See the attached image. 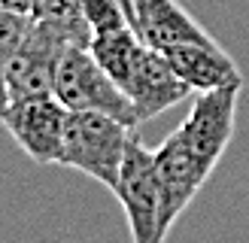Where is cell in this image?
I'll use <instances>...</instances> for the list:
<instances>
[{
	"instance_id": "obj_11",
	"label": "cell",
	"mask_w": 249,
	"mask_h": 243,
	"mask_svg": "<svg viewBox=\"0 0 249 243\" xmlns=\"http://www.w3.org/2000/svg\"><path fill=\"white\" fill-rule=\"evenodd\" d=\"M24 24H28V16L0 6V113H3V106L9 104V94H6V67H9V61H12V52H16L21 34H24Z\"/></svg>"
},
{
	"instance_id": "obj_7",
	"label": "cell",
	"mask_w": 249,
	"mask_h": 243,
	"mask_svg": "<svg viewBox=\"0 0 249 243\" xmlns=\"http://www.w3.org/2000/svg\"><path fill=\"white\" fill-rule=\"evenodd\" d=\"M122 91L128 94V101H131L137 125L167 113L170 106L182 104L185 97L192 94V88L177 76V70L170 67L164 52L149 49L146 43L140 46V52L134 58L128 79L122 82Z\"/></svg>"
},
{
	"instance_id": "obj_10",
	"label": "cell",
	"mask_w": 249,
	"mask_h": 243,
	"mask_svg": "<svg viewBox=\"0 0 249 243\" xmlns=\"http://www.w3.org/2000/svg\"><path fill=\"white\" fill-rule=\"evenodd\" d=\"M28 18L55 21L73 36V40H79L85 46L91 43V28L82 16V0H34Z\"/></svg>"
},
{
	"instance_id": "obj_2",
	"label": "cell",
	"mask_w": 249,
	"mask_h": 243,
	"mask_svg": "<svg viewBox=\"0 0 249 243\" xmlns=\"http://www.w3.org/2000/svg\"><path fill=\"white\" fill-rule=\"evenodd\" d=\"M131 140V125L91 109H67L64 143H61V167L79 170L113 191L119 167Z\"/></svg>"
},
{
	"instance_id": "obj_5",
	"label": "cell",
	"mask_w": 249,
	"mask_h": 243,
	"mask_svg": "<svg viewBox=\"0 0 249 243\" xmlns=\"http://www.w3.org/2000/svg\"><path fill=\"white\" fill-rule=\"evenodd\" d=\"M70 43H79V40H73L61 24L43 21V18H28L24 34L16 46V52H12L9 67H6L9 101L55 94V70Z\"/></svg>"
},
{
	"instance_id": "obj_12",
	"label": "cell",
	"mask_w": 249,
	"mask_h": 243,
	"mask_svg": "<svg viewBox=\"0 0 249 243\" xmlns=\"http://www.w3.org/2000/svg\"><path fill=\"white\" fill-rule=\"evenodd\" d=\"M31 3H34V0H0V6H3V9L21 12V16H31Z\"/></svg>"
},
{
	"instance_id": "obj_1",
	"label": "cell",
	"mask_w": 249,
	"mask_h": 243,
	"mask_svg": "<svg viewBox=\"0 0 249 243\" xmlns=\"http://www.w3.org/2000/svg\"><path fill=\"white\" fill-rule=\"evenodd\" d=\"M243 85L197 91L189 116L152 152L161 189V231L170 234L173 222L185 213L195 194L222 161L237 125V101Z\"/></svg>"
},
{
	"instance_id": "obj_4",
	"label": "cell",
	"mask_w": 249,
	"mask_h": 243,
	"mask_svg": "<svg viewBox=\"0 0 249 243\" xmlns=\"http://www.w3.org/2000/svg\"><path fill=\"white\" fill-rule=\"evenodd\" d=\"M113 194L119 198L128 222L131 243H164L161 231V189L155 176V161L152 149H146L140 137L128 140L119 179L113 186Z\"/></svg>"
},
{
	"instance_id": "obj_3",
	"label": "cell",
	"mask_w": 249,
	"mask_h": 243,
	"mask_svg": "<svg viewBox=\"0 0 249 243\" xmlns=\"http://www.w3.org/2000/svg\"><path fill=\"white\" fill-rule=\"evenodd\" d=\"M55 97L67 109H91V113H107L124 125L137 128L134 109L128 94L119 88V82L97 64L89 46L70 43L55 70Z\"/></svg>"
},
{
	"instance_id": "obj_6",
	"label": "cell",
	"mask_w": 249,
	"mask_h": 243,
	"mask_svg": "<svg viewBox=\"0 0 249 243\" xmlns=\"http://www.w3.org/2000/svg\"><path fill=\"white\" fill-rule=\"evenodd\" d=\"M64 122L67 106L55 94L16 97L0 113V125L36 164H58L61 143H64Z\"/></svg>"
},
{
	"instance_id": "obj_8",
	"label": "cell",
	"mask_w": 249,
	"mask_h": 243,
	"mask_svg": "<svg viewBox=\"0 0 249 243\" xmlns=\"http://www.w3.org/2000/svg\"><path fill=\"white\" fill-rule=\"evenodd\" d=\"M131 28L158 52L182 43H216L179 0H131Z\"/></svg>"
},
{
	"instance_id": "obj_9",
	"label": "cell",
	"mask_w": 249,
	"mask_h": 243,
	"mask_svg": "<svg viewBox=\"0 0 249 243\" xmlns=\"http://www.w3.org/2000/svg\"><path fill=\"white\" fill-rule=\"evenodd\" d=\"M164 58L177 76L192 91H213L225 85H243V73L234 64V58L219 43H182L164 49Z\"/></svg>"
},
{
	"instance_id": "obj_13",
	"label": "cell",
	"mask_w": 249,
	"mask_h": 243,
	"mask_svg": "<svg viewBox=\"0 0 249 243\" xmlns=\"http://www.w3.org/2000/svg\"><path fill=\"white\" fill-rule=\"evenodd\" d=\"M122 3H124V6H128V12H131V0H122Z\"/></svg>"
}]
</instances>
